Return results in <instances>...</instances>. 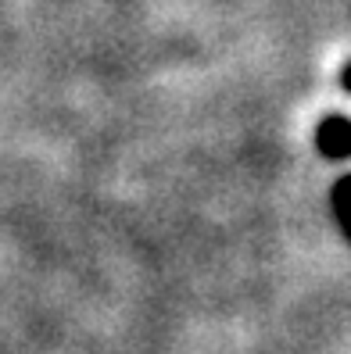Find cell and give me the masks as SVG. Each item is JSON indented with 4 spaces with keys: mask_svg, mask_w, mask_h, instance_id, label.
<instances>
[{
    "mask_svg": "<svg viewBox=\"0 0 351 354\" xmlns=\"http://www.w3.org/2000/svg\"><path fill=\"white\" fill-rule=\"evenodd\" d=\"M319 151L330 154V158H348L351 151V126H348V118L344 115H334V118H326L323 126H319Z\"/></svg>",
    "mask_w": 351,
    "mask_h": 354,
    "instance_id": "6da1fadb",
    "label": "cell"
},
{
    "mask_svg": "<svg viewBox=\"0 0 351 354\" xmlns=\"http://www.w3.org/2000/svg\"><path fill=\"white\" fill-rule=\"evenodd\" d=\"M344 194H348V179H341L337 186H334V207H337V225L344 229H351V222H348V215H344Z\"/></svg>",
    "mask_w": 351,
    "mask_h": 354,
    "instance_id": "7a4b0ae2",
    "label": "cell"
},
{
    "mask_svg": "<svg viewBox=\"0 0 351 354\" xmlns=\"http://www.w3.org/2000/svg\"><path fill=\"white\" fill-rule=\"evenodd\" d=\"M341 90H344V93L351 90V65H344V68H341Z\"/></svg>",
    "mask_w": 351,
    "mask_h": 354,
    "instance_id": "3957f363",
    "label": "cell"
}]
</instances>
